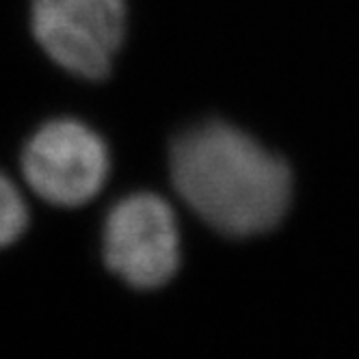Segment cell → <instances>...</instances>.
I'll list each match as a JSON object with an SVG mask.
<instances>
[{"instance_id":"1","label":"cell","mask_w":359,"mask_h":359,"mask_svg":"<svg viewBox=\"0 0 359 359\" xmlns=\"http://www.w3.org/2000/svg\"><path fill=\"white\" fill-rule=\"evenodd\" d=\"M169 175L177 197L225 238L266 234L290 208L288 163L217 119L191 126L171 141Z\"/></svg>"},{"instance_id":"2","label":"cell","mask_w":359,"mask_h":359,"mask_svg":"<svg viewBox=\"0 0 359 359\" xmlns=\"http://www.w3.org/2000/svg\"><path fill=\"white\" fill-rule=\"evenodd\" d=\"M126 0H31V29L43 53L83 81L102 83L126 37Z\"/></svg>"},{"instance_id":"3","label":"cell","mask_w":359,"mask_h":359,"mask_svg":"<svg viewBox=\"0 0 359 359\" xmlns=\"http://www.w3.org/2000/svg\"><path fill=\"white\" fill-rule=\"evenodd\" d=\"M104 264L133 290L167 286L180 271V234L169 203L154 193L128 195L104 221Z\"/></svg>"},{"instance_id":"4","label":"cell","mask_w":359,"mask_h":359,"mask_svg":"<svg viewBox=\"0 0 359 359\" xmlns=\"http://www.w3.org/2000/svg\"><path fill=\"white\" fill-rule=\"evenodd\" d=\"M22 175L37 197L61 208L91 201L109 175V149L76 119L43 123L22 147Z\"/></svg>"},{"instance_id":"5","label":"cell","mask_w":359,"mask_h":359,"mask_svg":"<svg viewBox=\"0 0 359 359\" xmlns=\"http://www.w3.org/2000/svg\"><path fill=\"white\" fill-rule=\"evenodd\" d=\"M27 227L29 210L11 180L0 173V249L13 245Z\"/></svg>"}]
</instances>
